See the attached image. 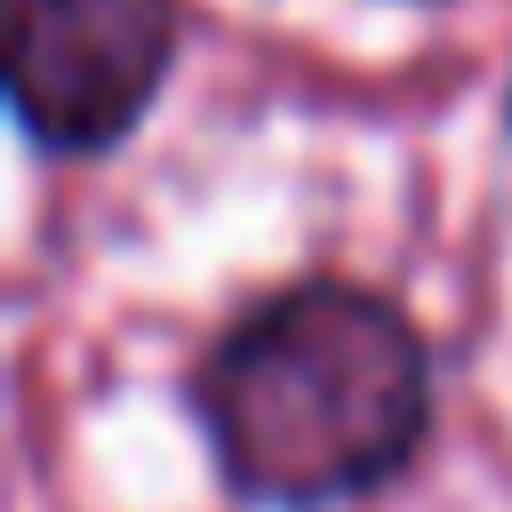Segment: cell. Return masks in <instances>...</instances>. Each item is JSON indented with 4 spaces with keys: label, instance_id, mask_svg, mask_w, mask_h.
Instances as JSON below:
<instances>
[{
    "label": "cell",
    "instance_id": "obj_1",
    "mask_svg": "<svg viewBox=\"0 0 512 512\" xmlns=\"http://www.w3.org/2000/svg\"><path fill=\"white\" fill-rule=\"evenodd\" d=\"M192 416L240 504L320 512L384 488L432 424L416 320L352 280H296L248 304L192 376Z\"/></svg>",
    "mask_w": 512,
    "mask_h": 512
},
{
    "label": "cell",
    "instance_id": "obj_2",
    "mask_svg": "<svg viewBox=\"0 0 512 512\" xmlns=\"http://www.w3.org/2000/svg\"><path fill=\"white\" fill-rule=\"evenodd\" d=\"M176 64V0H8V104L40 152H112Z\"/></svg>",
    "mask_w": 512,
    "mask_h": 512
},
{
    "label": "cell",
    "instance_id": "obj_3",
    "mask_svg": "<svg viewBox=\"0 0 512 512\" xmlns=\"http://www.w3.org/2000/svg\"><path fill=\"white\" fill-rule=\"evenodd\" d=\"M504 120H512V96H504Z\"/></svg>",
    "mask_w": 512,
    "mask_h": 512
}]
</instances>
